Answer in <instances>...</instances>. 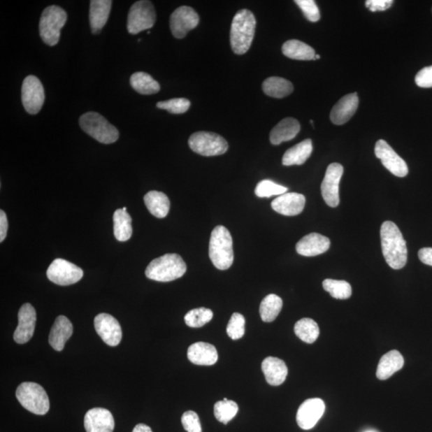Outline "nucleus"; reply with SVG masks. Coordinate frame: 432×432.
<instances>
[{
    "label": "nucleus",
    "mask_w": 432,
    "mask_h": 432,
    "mask_svg": "<svg viewBox=\"0 0 432 432\" xmlns=\"http://www.w3.org/2000/svg\"><path fill=\"white\" fill-rule=\"evenodd\" d=\"M418 256L421 262L432 267V247L420 249Z\"/></svg>",
    "instance_id": "nucleus-47"
},
{
    "label": "nucleus",
    "mask_w": 432,
    "mask_h": 432,
    "mask_svg": "<svg viewBox=\"0 0 432 432\" xmlns=\"http://www.w3.org/2000/svg\"><path fill=\"white\" fill-rule=\"evenodd\" d=\"M286 57L296 60H315V50L307 43L297 40L288 41L282 47Z\"/></svg>",
    "instance_id": "nucleus-31"
},
{
    "label": "nucleus",
    "mask_w": 432,
    "mask_h": 432,
    "mask_svg": "<svg viewBox=\"0 0 432 432\" xmlns=\"http://www.w3.org/2000/svg\"><path fill=\"white\" fill-rule=\"evenodd\" d=\"M132 432H152L150 426L144 424H138Z\"/></svg>",
    "instance_id": "nucleus-48"
},
{
    "label": "nucleus",
    "mask_w": 432,
    "mask_h": 432,
    "mask_svg": "<svg viewBox=\"0 0 432 432\" xmlns=\"http://www.w3.org/2000/svg\"><path fill=\"white\" fill-rule=\"evenodd\" d=\"M306 198L302 194L290 192L282 194L271 203L276 213L286 216L300 215L305 207Z\"/></svg>",
    "instance_id": "nucleus-19"
},
{
    "label": "nucleus",
    "mask_w": 432,
    "mask_h": 432,
    "mask_svg": "<svg viewBox=\"0 0 432 432\" xmlns=\"http://www.w3.org/2000/svg\"><path fill=\"white\" fill-rule=\"evenodd\" d=\"M301 131V124L294 118L282 120L270 133V141L273 145L293 140Z\"/></svg>",
    "instance_id": "nucleus-26"
},
{
    "label": "nucleus",
    "mask_w": 432,
    "mask_h": 432,
    "mask_svg": "<svg viewBox=\"0 0 432 432\" xmlns=\"http://www.w3.org/2000/svg\"><path fill=\"white\" fill-rule=\"evenodd\" d=\"M415 81L419 87H432V66L420 70L415 75Z\"/></svg>",
    "instance_id": "nucleus-44"
},
{
    "label": "nucleus",
    "mask_w": 432,
    "mask_h": 432,
    "mask_svg": "<svg viewBox=\"0 0 432 432\" xmlns=\"http://www.w3.org/2000/svg\"><path fill=\"white\" fill-rule=\"evenodd\" d=\"M112 6L110 0H92L90 2L89 20L94 35L101 33L106 25Z\"/></svg>",
    "instance_id": "nucleus-24"
},
{
    "label": "nucleus",
    "mask_w": 432,
    "mask_h": 432,
    "mask_svg": "<svg viewBox=\"0 0 432 432\" xmlns=\"http://www.w3.org/2000/svg\"><path fill=\"white\" fill-rule=\"evenodd\" d=\"M331 241L328 237L318 233H311L302 238L297 243L296 252L303 257L319 256L329 250Z\"/></svg>",
    "instance_id": "nucleus-21"
},
{
    "label": "nucleus",
    "mask_w": 432,
    "mask_h": 432,
    "mask_svg": "<svg viewBox=\"0 0 432 432\" xmlns=\"http://www.w3.org/2000/svg\"><path fill=\"white\" fill-rule=\"evenodd\" d=\"M182 424L187 432H202V426L199 415L193 411H187L182 415Z\"/></svg>",
    "instance_id": "nucleus-43"
},
{
    "label": "nucleus",
    "mask_w": 432,
    "mask_h": 432,
    "mask_svg": "<svg viewBox=\"0 0 432 432\" xmlns=\"http://www.w3.org/2000/svg\"><path fill=\"white\" fill-rule=\"evenodd\" d=\"M257 20L251 10L242 9L232 20L230 42L236 55L245 54L250 49L256 31Z\"/></svg>",
    "instance_id": "nucleus-2"
},
{
    "label": "nucleus",
    "mask_w": 432,
    "mask_h": 432,
    "mask_svg": "<svg viewBox=\"0 0 432 432\" xmlns=\"http://www.w3.org/2000/svg\"><path fill=\"white\" fill-rule=\"evenodd\" d=\"M47 276L55 285L69 286L79 282L84 276V271L68 260L57 259L49 266Z\"/></svg>",
    "instance_id": "nucleus-10"
},
{
    "label": "nucleus",
    "mask_w": 432,
    "mask_h": 432,
    "mask_svg": "<svg viewBox=\"0 0 432 432\" xmlns=\"http://www.w3.org/2000/svg\"><path fill=\"white\" fill-rule=\"evenodd\" d=\"M187 358L194 364L212 366L217 362L218 353L213 345L198 342L188 347Z\"/></svg>",
    "instance_id": "nucleus-23"
},
{
    "label": "nucleus",
    "mask_w": 432,
    "mask_h": 432,
    "mask_svg": "<svg viewBox=\"0 0 432 432\" xmlns=\"http://www.w3.org/2000/svg\"><path fill=\"white\" fill-rule=\"evenodd\" d=\"M325 412V403L319 398H309L298 408L296 421L298 426L303 430L314 428Z\"/></svg>",
    "instance_id": "nucleus-16"
},
{
    "label": "nucleus",
    "mask_w": 432,
    "mask_h": 432,
    "mask_svg": "<svg viewBox=\"0 0 432 432\" xmlns=\"http://www.w3.org/2000/svg\"><path fill=\"white\" fill-rule=\"evenodd\" d=\"M320 59V55H315V60H317V59Z\"/></svg>",
    "instance_id": "nucleus-49"
},
{
    "label": "nucleus",
    "mask_w": 432,
    "mask_h": 432,
    "mask_svg": "<svg viewBox=\"0 0 432 432\" xmlns=\"http://www.w3.org/2000/svg\"><path fill=\"white\" fill-rule=\"evenodd\" d=\"M159 109L167 110L171 114H184L190 108L191 102L185 98H175L157 103Z\"/></svg>",
    "instance_id": "nucleus-41"
},
{
    "label": "nucleus",
    "mask_w": 432,
    "mask_h": 432,
    "mask_svg": "<svg viewBox=\"0 0 432 432\" xmlns=\"http://www.w3.org/2000/svg\"><path fill=\"white\" fill-rule=\"evenodd\" d=\"M15 396L21 405L33 414L44 415L49 411L48 396L40 384L25 382L18 387Z\"/></svg>",
    "instance_id": "nucleus-7"
},
{
    "label": "nucleus",
    "mask_w": 432,
    "mask_h": 432,
    "mask_svg": "<svg viewBox=\"0 0 432 432\" xmlns=\"http://www.w3.org/2000/svg\"><path fill=\"white\" fill-rule=\"evenodd\" d=\"M287 190L286 187L277 185L269 180H264L259 182L254 193L259 198H270L273 196H281L287 193Z\"/></svg>",
    "instance_id": "nucleus-39"
},
{
    "label": "nucleus",
    "mask_w": 432,
    "mask_h": 432,
    "mask_svg": "<svg viewBox=\"0 0 432 432\" xmlns=\"http://www.w3.org/2000/svg\"><path fill=\"white\" fill-rule=\"evenodd\" d=\"M157 21V13L151 1L141 0L136 2L130 8L127 16V31L136 35L143 31L152 29Z\"/></svg>",
    "instance_id": "nucleus-9"
},
{
    "label": "nucleus",
    "mask_w": 432,
    "mask_h": 432,
    "mask_svg": "<svg viewBox=\"0 0 432 432\" xmlns=\"http://www.w3.org/2000/svg\"><path fill=\"white\" fill-rule=\"evenodd\" d=\"M22 103L26 112L31 115H36L41 112L45 94L40 80L35 75L27 76L22 85Z\"/></svg>",
    "instance_id": "nucleus-11"
},
{
    "label": "nucleus",
    "mask_w": 432,
    "mask_h": 432,
    "mask_svg": "<svg viewBox=\"0 0 432 432\" xmlns=\"http://www.w3.org/2000/svg\"><path fill=\"white\" fill-rule=\"evenodd\" d=\"M359 107L357 93H351L342 97L331 109L330 119L336 125H343L350 120Z\"/></svg>",
    "instance_id": "nucleus-20"
},
{
    "label": "nucleus",
    "mask_w": 432,
    "mask_h": 432,
    "mask_svg": "<svg viewBox=\"0 0 432 432\" xmlns=\"http://www.w3.org/2000/svg\"><path fill=\"white\" fill-rule=\"evenodd\" d=\"M245 318L240 313H233L226 326V333L233 340L241 339L245 333Z\"/></svg>",
    "instance_id": "nucleus-40"
},
{
    "label": "nucleus",
    "mask_w": 432,
    "mask_h": 432,
    "mask_svg": "<svg viewBox=\"0 0 432 432\" xmlns=\"http://www.w3.org/2000/svg\"><path fill=\"white\" fill-rule=\"evenodd\" d=\"M262 88L266 95L276 99L289 96L294 90V87L289 80L276 76L265 80Z\"/></svg>",
    "instance_id": "nucleus-30"
},
{
    "label": "nucleus",
    "mask_w": 432,
    "mask_h": 432,
    "mask_svg": "<svg viewBox=\"0 0 432 432\" xmlns=\"http://www.w3.org/2000/svg\"><path fill=\"white\" fill-rule=\"evenodd\" d=\"M122 209H123L124 210H125V212H127V208H122Z\"/></svg>",
    "instance_id": "nucleus-51"
},
{
    "label": "nucleus",
    "mask_w": 432,
    "mask_h": 432,
    "mask_svg": "<svg viewBox=\"0 0 432 432\" xmlns=\"http://www.w3.org/2000/svg\"><path fill=\"white\" fill-rule=\"evenodd\" d=\"M394 1L392 0H368L365 2V6L368 8L370 12H384L387 9H389Z\"/></svg>",
    "instance_id": "nucleus-45"
},
{
    "label": "nucleus",
    "mask_w": 432,
    "mask_h": 432,
    "mask_svg": "<svg viewBox=\"0 0 432 432\" xmlns=\"http://www.w3.org/2000/svg\"><path fill=\"white\" fill-rule=\"evenodd\" d=\"M144 203L149 212L156 217L162 219L168 215L170 210V201L164 192L151 191L144 196Z\"/></svg>",
    "instance_id": "nucleus-29"
},
{
    "label": "nucleus",
    "mask_w": 432,
    "mask_h": 432,
    "mask_svg": "<svg viewBox=\"0 0 432 432\" xmlns=\"http://www.w3.org/2000/svg\"><path fill=\"white\" fill-rule=\"evenodd\" d=\"M224 401H228L229 400H228V398H224Z\"/></svg>",
    "instance_id": "nucleus-50"
},
{
    "label": "nucleus",
    "mask_w": 432,
    "mask_h": 432,
    "mask_svg": "<svg viewBox=\"0 0 432 432\" xmlns=\"http://www.w3.org/2000/svg\"><path fill=\"white\" fill-rule=\"evenodd\" d=\"M375 154L381 160L384 167L397 177H405L408 174V167L405 161L393 150V148L384 140L375 143Z\"/></svg>",
    "instance_id": "nucleus-14"
},
{
    "label": "nucleus",
    "mask_w": 432,
    "mask_h": 432,
    "mask_svg": "<svg viewBox=\"0 0 432 432\" xmlns=\"http://www.w3.org/2000/svg\"><path fill=\"white\" fill-rule=\"evenodd\" d=\"M113 221L115 239L120 242L129 240L132 235L131 215L123 209L119 208L114 213Z\"/></svg>",
    "instance_id": "nucleus-33"
},
{
    "label": "nucleus",
    "mask_w": 432,
    "mask_h": 432,
    "mask_svg": "<svg viewBox=\"0 0 432 432\" xmlns=\"http://www.w3.org/2000/svg\"><path fill=\"white\" fill-rule=\"evenodd\" d=\"M18 326L14 333V340L19 345H24L34 335L36 324V312L30 303H25L20 309Z\"/></svg>",
    "instance_id": "nucleus-17"
},
{
    "label": "nucleus",
    "mask_w": 432,
    "mask_h": 432,
    "mask_svg": "<svg viewBox=\"0 0 432 432\" xmlns=\"http://www.w3.org/2000/svg\"><path fill=\"white\" fill-rule=\"evenodd\" d=\"M382 251L386 262L395 270L405 267L408 261V247L403 234L396 224L385 221L380 229Z\"/></svg>",
    "instance_id": "nucleus-1"
},
{
    "label": "nucleus",
    "mask_w": 432,
    "mask_h": 432,
    "mask_svg": "<svg viewBox=\"0 0 432 432\" xmlns=\"http://www.w3.org/2000/svg\"><path fill=\"white\" fill-rule=\"evenodd\" d=\"M238 411H239V407L236 402L232 401H218L214 406L215 418L225 425L236 417Z\"/></svg>",
    "instance_id": "nucleus-37"
},
{
    "label": "nucleus",
    "mask_w": 432,
    "mask_h": 432,
    "mask_svg": "<svg viewBox=\"0 0 432 432\" xmlns=\"http://www.w3.org/2000/svg\"><path fill=\"white\" fill-rule=\"evenodd\" d=\"M194 152L203 157H215L224 154L229 149V143L222 136L210 131L194 133L188 141Z\"/></svg>",
    "instance_id": "nucleus-8"
},
{
    "label": "nucleus",
    "mask_w": 432,
    "mask_h": 432,
    "mask_svg": "<svg viewBox=\"0 0 432 432\" xmlns=\"http://www.w3.org/2000/svg\"><path fill=\"white\" fill-rule=\"evenodd\" d=\"M213 312L212 310L199 308L188 312L185 317V323L190 328H201L212 320Z\"/></svg>",
    "instance_id": "nucleus-38"
},
{
    "label": "nucleus",
    "mask_w": 432,
    "mask_h": 432,
    "mask_svg": "<svg viewBox=\"0 0 432 432\" xmlns=\"http://www.w3.org/2000/svg\"><path fill=\"white\" fill-rule=\"evenodd\" d=\"M8 221L7 215L3 210H0V242H3L7 236Z\"/></svg>",
    "instance_id": "nucleus-46"
},
{
    "label": "nucleus",
    "mask_w": 432,
    "mask_h": 432,
    "mask_svg": "<svg viewBox=\"0 0 432 432\" xmlns=\"http://www.w3.org/2000/svg\"><path fill=\"white\" fill-rule=\"evenodd\" d=\"M324 289L337 300H347L352 295L350 284L345 280L326 279L323 282Z\"/></svg>",
    "instance_id": "nucleus-36"
},
{
    "label": "nucleus",
    "mask_w": 432,
    "mask_h": 432,
    "mask_svg": "<svg viewBox=\"0 0 432 432\" xmlns=\"http://www.w3.org/2000/svg\"><path fill=\"white\" fill-rule=\"evenodd\" d=\"M313 151L312 140L303 141L294 147L288 149L282 157V163L285 166L302 165L311 157Z\"/></svg>",
    "instance_id": "nucleus-28"
},
{
    "label": "nucleus",
    "mask_w": 432,
    "mask_h": 432,
    "mask_svg": "<svg viewBox=\"0 0 432 432\" xmlns=\"http://www.w3.org/2000/svg\"><path fill=\"white\" fill-rule=\"evenodd\" d=\"M186 271L187 265L178 254H166L149 264L145 275L154 281L170 282L181 278Z\"/></svg>",
    "instance_id": "nucleus-4"
},
{
    "label": "nucleus",
    "mask_w": 432,
    "mask_h": 432,
    "mask_svg": "<svg viewBox=\"0 0 432 432\" xmlns=\"http://www.w3.org/2000/svg\"><path fill=\"white\" fill-rule=\"evenodd\" d=\"M130 84L141 95H153L160 91L159 82L146 72H136L131 76Z\"/></svg>",
    "instance_id": "nucleus-32"
},
{
    "label": "nucleus",
    "mask_w": 432,
    "mask_h": 432,
    "mask_svg": "<svg viewBox=\"0 0 432 432\" xmlns=\"http://www.w3.org/2000/svg\"><path fill=\"white\" fill-rule=\"evenodd\" d=\"M294 329L298 339L307 343H313L319 336V326L312 319L303 318L298 320Z\"/></svg>",
    "instance_id": "nucleus-35"
},
{
    "label": "nucleus",
    "mask_w": 432,
    "mask_h": 432,
    "mask_svg": "<svg viewBox=\"0 0 432 432\" xmlns=\"http://www.w3.org/2000/svg\"><path fill=\"white\" fill-rule=\"evenodd\" d=\"M343 174V167L340 164H331L326 168L321 193L325 203L331 208H336L340 204V182Z\"/></svg>",
    "instance_id": "nucleus-12"
},
{
    "label": "nucleus",
    "mask_w": 432,
    "mask_h": 432,
    "mask_svg": "<svg viewBox=\"0 0 432 432\" xmlns=\"http://www.w3.org/2000/svg\"><path fill=\"white\" fill-rule=\"evenodd\" d=\"M209 257L219 270L229 269L233 264V240L230 231L224 226H215L210 235Z\"/></svg>",
    "instance_id": "nucleus-3"
},
{
    "label": "nucleus",
    "mask_w": 432,
    "mask_h": 432,
    "mask_svg": "<svg viewBox=\"0 0 432 432\" xmlns=\"http://www.w3.org/2000/svg\"><path fill=\"white\" fill-rule=\"evenodd\" d=\"M80 126L87 135L103 144L113 143L120 137L118 129L97 113L90 112L81 115Z\"/></svg>",
    "instance_id": "nucleus-5"
},
{
    "label": "nucleus",
    "mask_w": 432,
    "mask_h": 432,
    "mask_svg": "<svg viewBox=\"0 0 432 432\" xmlns=\"http://www.w3.org/2000/svg\"><path fill=\"white\" fill-rule=\"evenodd\" d=\"M262 370L266 380L271 386H280L284 384L288 373L284 360L271 357L264 360Z\"/></svg>",
    "instance_id": "nucleus-25"
},
{
    "label": "nucleus",
    "mask_w": 432,
    "mask_h": 432,
    "mask_svg": "<svg viewBox=\"0 0 432 432\" xmlns=\"http://www.w3.org/2000/svg\"><path fill=\"white\" fill-rule=\"evenodd\" d=\"M404 365L402 354L396 350L387 352L380 360L376 376L380 380H386L400 370Z\"/></svg>",
    "instance_id": "nucleus-27"
},
{
    "label": "nucleus",
    "mask_w": 432,
    "mask_h": 432,
    "mask_svg": "<svg viewBox=\"0 0 432 432\" xmlns=\"http://www.w3.org/2000/svg\"><path fill=\"white\" fill-rule=\"evenodd\" d=\"M295 3L302 10L308 20L315 23L320 20L319 9L314 0H296Z\"/></svg>",
    "instance_id": "nucleus-42"
},
{
    "label": "nucleus",
    "mask_w": 432,
    "mask_h": 432,
    "mask_svg": "<svg viewBox=\"0 0 432 432\" xmlns=\"http://www.w3.org/2000/svg\"><path fill=\"white\" fill-rule=\"evenodd\" d=\"M282 308V298L275 294H270L266 296L261 303H260V317H261L264 322H273L278 317Z\"/></svg>",
    "instance_id": "nucleus-34"
},
{
    "label": "nucleus",
    "mask_w": 432,
    "mask_h": 432,
    "mask_svg": "<svg viewBox=\"0 0 432 432\" xmlns=\"http://www.w3.org/2000/svg\"><path fill=\"white\" fill-rule=\"evenodd\" d=\"M367 432H373V431H367Z\"/></svg>",
    "instance_id": "nucleus-52"
},
{
    "label": "nucleus",
    "mask_w": 432,
    "mask_h": 432,
    "mask_svg": "<svg viewBox=\"0 0 432 432\" xmlns=\"http://www.w3.org/2000/svg\"><path fill=\"white\" fill-rule=\"evenodd\" d=\"M94 325L97 334L108 346L115 347L120 345L122 340V329L118 320L113 315L101 313L94 320Z\"/></svg>",
    "instance_id": "nucleus-15"
},
{
    "label": "nucleus",
    "mask_w": 432,
    "mask_h": 432,
    "mask_svg": "<svg viewBox=\"0 0 432 432\" xmlns=\"http://www.w3.org/2000/svg\"><path fill=\"white\" fill-rule=\"evenodd\" d=\"M85 426L87 432H113V415L105 408L90 409L85 415Z\"/></svg>",
    "instance_id": "nucleus-18"
},
{
    "label": "nucleus",
    "mask_w": 432,
    "mask_h": 432,
    "mask_svg": "<svg viewBox=\"0 0 432 432\" xmlns=\"http://www.w3.org/2000/svg\"><path fill=\"white\" fill-rule=\"evenodd\" d=\"M66 20L68 14L57 5H52L43 10L40 21V35L47 45H57L59 41L61 29Z\"/></svg>",
    "instance_id": "nucleus-6"
},
{
    "label": "nucleus",
    "mask_w": 432,
    "mask_h": 432,
    "mask_svg": "<svg viewBox=\"0 0 432 432\" xmlns=\"http://www.w3.org/2000/svg\"><path fill=\"white\" fill-rule=\"evenodd\" d=\"M72 333H73V326L71 321L64 315H59L55 319L51 332H50V345L55 351H63L66 342L70 339Z\"/></svg>",
    "instance_id": "nucleus-22"
},
{
    "label": "nucleus",
    "mask_w": 432,
    "mask_h": 432,
    "mask_svg": "<svg viewBox=\"0 0 432 432\" xmlns=\"http://www.w3.org/2000/svg\"><path fill=\"white\" fill-rule=\"evenodd\" d=\"M199 16L191 7L182 6L174 10L170 17V29L176 38H185L187 33L196 29Z\"/></svg>",
    "instance_id": "nucleus-13"
}]
</instances>
